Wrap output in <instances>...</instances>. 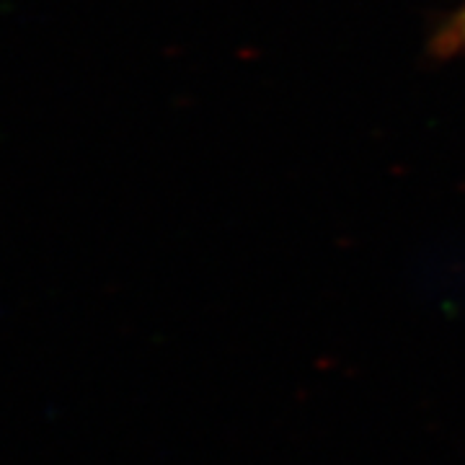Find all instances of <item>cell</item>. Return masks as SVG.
<instances>
[{"instance_id": "6da1fadb", "label": "cell", "mask_w": 465, "mask_h": 465, "mask_svg": "<svg viewBox=\"0 0 465 465\" xmlns=\"http://www.w3.org/2000/svg\"><path fill=\"white\" fill-rule=\"evenodd\" d=\"M465 47V5L455 14V18L445 26V32L440 36V50L458 52Z\"/></svg>"}]
</instances>
